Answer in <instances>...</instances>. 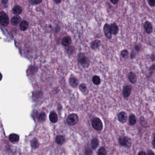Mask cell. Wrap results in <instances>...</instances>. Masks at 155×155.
I'll use <instances>...</instances> for the list:
<instances>
[{"label": "cell", "instance_id": "1", "mask_svg": "<svg viewBox=\"0 0 155 155\" xmlns=\"http://www.w3.org/2000/svg\"><path fill=\"white\" fill-rule=\"evenodd\" d=\"M119 144L124 147H129L131 146V141L130 138L126 136H121L118 139Z\"/></svg>", "mask_w": 155, "mask_h": 155}, {"label": "cell", "instance_id": "2", "mask_svg": "<svg viewBox=\"0 0 155 155\" xmlns=\"http://www.w3.org/2000/svg\"><path fill=\"white\" fill-rule=\"evenodd\" d=\"M79 121L78 116L74 113L70 114L66 119V121L69 125L73 126L76 125Z\"/></svg>", "mask_w": 155, "mask_h": 155}, {"label": "cell", "instance_id": "3", "mask_svg": "<svg viewBox=\"0 0 155 155\" xmlns=\"http://www.w3.org/2000/svg\"><path fill=\"white\" fill-rule=\"evenodd\" d=\"M92 126L93 128L95 130L97 131H100L103 129V122L99 118L96 117L92 120Z\"/></svg>", "mask_w": 155, "mask_h": 155}, {"label": "cell", "instance_id": "4", "mask_svg": "<svg viewBox=\"0 0 155 155\" xmlns=\"http://www.w3.org/2000/svg\"><path fill=\"white\" fill-rule=\"evenodd\" d=\"M9 22V18L8 15L4 11H1L0 13V23L1 26H6Z\"/></svg>", "mask_w": 155, "mask_h": 155}, {"label": "cell", "instance_id": "5", "mask_svg": "<svg viewBox=\"0 0 155 155\" xmlns=\"http://www.w3.org/2000/svg\"><path fill=\"white\" fill-rule=\"evenodd\" d=\"M78 60L80 64L85 67H87L89 65L88 58L83 54H79L78 56Z\"/></svg>", "mask_w": 155, "mask_h": 155}, {"label": "cell", "instance_id": "6", "mask_svg": "<svg viewBox=\"0 0 155 155\" xmlns=\"http://www.w3.org/2000/svg\"><path fill=\"white\" fill-rule=\"evenodd\" d=\"M103 31L105 35V37H106L108 39H111V36H112V33L110 31V26L108 24H105L103 27Z\"/></svg>", "mask_w": 155, "mask_h": 155}, {"label": "cell", "instance_id": "7", "mask_svg": "<svg viewBox=\"0 0 155 155\" xmlns=\"http://www.w3.org/2000/svg\"><path fill=\"white\" fill-rule=\"evenodd\" d=\"M118 121L121 123H126L127 119V116L126 113L124 111H121L120 112L118 115Z\"/></svg>", "mask_w": 155, "mask_h": 155}, {"label": "cell", "instance_id": "8", "mask_svg": "<svg viewBox=\"0 0 155 155\" xmlns=\"http://www.w3.org/2000/svg\"><path fill=\"white\" fill-rule=\"evenodd\" d=\"M131 87L129 85H126L124 87L123 90V95L125 98L129 97L131 93Z\"/></svg>", "mask_w": 155, "mask_h": 155}, {"label": "cell", "instance_id": "9", "mask_svg": "<svg viewBox=\"0 0 155 155\" xmlns=\"http://www.w3.org/2000/svg\"><path fill=\"white\" fill-rule=\"evenodd\" d=\"M144 28L148 34H151L152 33L153 31V26L151 23L149 21H147L145 22Z\"/></svg>", "mask_w": 155, "mask_h": 155}, {"label": "cell", "instance_id": "10", "mask_svg": "<svg viewBox=\"0 0 155 155\" xmlns=\"http://www.w3.org/2000/svg\"><path fill=\"white\" fill-rule=\"evenodd\" d=\"M110 31L112 34L116 35L118 33V27L115 23H113L110 24Z\"/></svg>", "mask_w": 155, "mask_h": 155}, {"label": "cell", "instance_id": "11", "mask_svg": "<svg viewBox=\"0 0 155 155\" xmlns=\"http://www.w3.org/2000/svg\"><path fill=\"white\" fill-rule=\"evenodd\" d=\"M71 37H64L61 41V44L62 45L65 46L67 47L68 46L71 44Z\"/></svg>", "mask_w": 155, "mask_h": 155}, {"label": "cell", "instance_id": "12", "mask_svg": "<svg viewBox=\"0 0 155 155\" xmlns=\"http://www.w3.org/2000/svg\"><path fill=\"white\" fill-rule=\"evenodd\" d=\"M49 119L50 121L53 123H55L58 120V117L56 113L54 111L51 112L49 115Z\"/></svg>", "mask_w": 155, "mask_h": 155}, {"label": "cell", "instance_id": "13", "mask_svg": "<svg viewBox=\"0 0 155 155\" xmlns=\"http://www.w3.org/2000/svg\"><path fill=\"white\" fill-rule=\"evenodd\" d=\"M21 18L19 16H14L11 19V22L14 26H17L21 22Z\"/></svg>", "mask_w": 155, "mask_h": 155}, {"label": "cell", "instance_id": "14", "mask_svg": "<svg viewBox=\"0 0 155 155\" xmlns=\"http://www.w3.org/2000/svg\"><path fill=\"white\" fill-rule=\"evenodd\" d=\"M19 27L21 31H25L29 28V23L26 21H23L20 23Z\"/></svg>", "mask_w": 155, "mask_h": 155}, {"label": "cell", "instance_id": "15", "mask_svg": "<svg viewBox=\"0 0 155 155\" xmlns=\"http://www.w3.org/2000/svg\"><path fill=\"white\" fill-rule=\"evenodd\" d=\"M128 79L132 84H135L137 81V77L136 74L133 72H131L128 74Z\"/></svg>", "mask_w": 155, "mask_h": 155}, {"label": "cell", "instance_id": "16", "mask_svg": "<svg viewBox=\"0 0 155 155\" xmlns=\"http://www.w3.org/2000/svg\"><path fill=\"white\" fill-rule=\"evenodd\" d=\"M12 11L14 15L18 16L20 15L22 11V9L20 5H17L15 6L12 9Z\"/></svg>", "mask_w": 155, "mask_h": 155}, {"label": "cell", "instance_id": "17", "mask_svg": "<svg viewBox=\"0 0 155 155\" xmlns=\"http://www.w3.org/2000/svg\"><path fill=\"white\" fill-rule=\"evenodd\" d=\"M137 119L133 114H131L129 117V124L131 126H134L137 123Z\"/></svg>", "mask_w": 155, "mask_h": 155}, {"label": "cell", "instance_id": "18", "mask_svg": "<svg viewBox=\"0 0 155 155\" xmlns=\"http://www.w3.org/2000/svg\"><path fill=\"white\" fill-rule=\"evenodd\" d=\"M69 83L71 87H73L74 88L77 87L78 85V81L77 79H76V78H75V77H73V76L71 77L70 78Z\"/></svg>", "mask_w": 155, "mask_h": 155}, {"label": "cell", "instance_id": "19", "mask_svg": "<svg viewBox=\"0 0 155 155\" xmlns=\"http://www.w3.org/2000/svg\"><path fill=\"white\" fill-rule=\"evenodd\" d=\"M99 142L96 138H93L91 140V147L93 149H96L99 146Z\"/></svg>", "mask_w": 155, "mask_h": 155}, {"label": "cell", "instance_id": "20", "mask_svg": "<svg viewBox=\"0 0 155 155\" xmlns=\"http://www.w3.org/2000/svg\"><path fill=\"white\" fill-rule=\"evenodd\" d=\"M9 139L10 141L12 142H17L19 140V137L18 135L16 134H11L9 136Z\"/></svg>", "mask_w": 155, "mask_h": 155}, {"label": "cell", "instance_id": "21", "mask_svg": "<svg viewBox=\"0 0 155 155\" xmlns=\"http://www.w3.org/2000/svg\"><path fill=\"white\" fill-rule=\"evenodd\" d=\"M55 142L58 145L63 144L65 142V138L63 136L59 135L56 137Z\"/></svg>", "mask_w": 155, "mask_h": 155}, {"label": "cell", "instance_id": "22", "mask_svg": "<svg viewBox=\"0 0 155 155\" xmlns=\"http://www.w3.org/2000/svg\"><path fill=\"white\" fill-rule=\"evenodd\" d=\"M101 45V42L99 40H95L92 42L91 47L93 50H95L99 48Z\"/></svg>", "mask_w": 155, "mask_h": 155}, {"label": "cell", "instance_id": "23", "mask_svg": "<svg viewBox=\"0 0 155 155\" xmlns=\"http://www.w3.org/2000/svg\"><path fill=\"white\" fill-rule=\"evenodd\" d=\"M31 147L33 149H37L39 146V142H38L36 138H34V139L32 140L31 141Z\"/></svg>", "mask_w": 155, "mask_h": 155}, {"label": "cell", "instance_id": "24", "mask_svg": "<svg viewBox=\"0 0 155 155\" xmlns=\"http://www.w3.org/2000/svg\"><path fill=\"white\" fill-rule=\"evenodd\" d=\"M92 82L93 83L96 85H98L101 83V79L99 76H94L92 77Z\"/></svg>", "mask_w": 155, "mask_h": 155}, {"label": "cell", "instance_id": "25", "mask_svg": "<svg viewBox=\"0 0 155 155\" xmlns=\"http://www.w3.org/2000/svg\"><path fill=\"white\" fill-rule=\"evenodd\" d=\"M47 118V116L46 114L44 112H42V113H40V114L39 116V121L40 122H43L46 120Z\"/></svg>", "mask_w": 155, "mask_h": 155}, {"label": "cell", "instance_id": "26", "mask_svg": "<svg viewBox=\"0 0 155 155\" xmlns=\"http://www.w3.org/2000/svg\"><path fill=\"white\" fill-rule=\"evenodd\" d=\"M97 154L99 155H105L106 154V151L104 147H102L98 151Z\"/></svg>", "mask_w": 155, "mask_h": 155}, {"label": "cell", "instance_id": "27", "mask_svg": "<svg viewBox=\"0 0 155 155\" xmlns=\"http://www.w3.org/2000/svg\"><path fill=\"white\" fill-rule=\"evenodd\" d=\"M79 89L83 93L86 92L87 91V87L86 85L84 83H82L79 86Z\"/></svg>", "mask_w": 155, "mask_h": 155}, {"label": "cell", "instance_id": "28", "mask_svg": "<svg viewBox=\"0 0 155 155\" xmlns=\"http://www.w3.org/2000/svg\"><path fill=\"white\" fill-rule=\"evenodd\" d=\"M67 52L69 54L71 55L75 52V48L73 47H70L67 49Z\"/></svg>", "mask_w": 155, "mask_h": 155}, {"label": "cell", "instance_id": "29", "mask_svg": "<svg viewBox=\"0 0 155 155\" xmlns=\"http://www.w3.org/2000/svg\"><path fill=\"white\" fill-rule=\"evenodd\" d=\"M155 70V64H154L151 66L149 68L150 71V76H152L153 74L154 73Z\"/></svg>", "mask_w": 155, "mask_h": 155}, {"label": "cell", "instance_id": "30", "mask_svg": "<svg viewBox=\"0 0 155 155\" xmlns=\"http://www.w3.org/2000/svg\"><path fill=\"white\" fill-rule=\"evenodd\" d=\"M121 55L123 57L125 58L128 55V52L126 50H124L121 51Z\"/></svg>", "mask_w": 155, "mask_h": 155}, {"label": "cell", "instance_id": "31", "mask_svg": "<svg viewBox=\"0 0 155 155\" xmlns=\"http://www.w3.org/2000/svg\"><path fill=\"white\" fill-rule=\"evenodd\" d=\"M42 2V0H31V3L32 5H37Z\"/></svg>", "mask_w": 155, "mask_h": 155}, {"label": "cell", "instance_id": "32", "mask_svg": "<svg viewBox=\"0 0 155 155\" xmlns=\"http://www.w3.org/2000/svg\"><path fill=\"white\" fill-rule=\"evenodd\" d=\"M148 2L149 5L152 7L155 6V0H148Z\"/></svg>", "mask_w": 155, "mask_h": 155}, {"label": "cell", "instance_id": "33", "mask_svg": "<svg viewBox=\"0 0 155 155\" xmlns=\"http://www.w3.org/2000/svg\"><path fill=\"white\" fill-rule=\"evenodd\" d=\"M92 154V150L90 149H87V150L86 151V154H87V155H90V154Z\"/></svg>", "mask_w": 155, "mask_h": 155}, {"label": "cell", "instance_id": "34", "mask_svg": "<svg viewBox=\"0 0 155 155\" xmlns=\"http://www.w3.org/2000/svg\"><path fill=\"white\" fill-rule=\"evenodd\" d=\"M136 57V53L134 52L133 51L131 52V59H133L134 58H135Z\"/></svg>", "mask_w": 155, "mask_h": 155}, {"label": "cell", "instance_id": "35", "mask_svg": "<svg viewBox=\"0 0 155 155\" xmlns=\"http://www.w3.org/2000/svg\"><path fill=\"white\" fill-rule=\"evenodd\" d=\"M110 2L112 3L113 4H116L118 2L119 0H110Z\"/></svg>", "mask_w": 155, "mask_h": 155}, {"label": "cell", "instance_id": "36", "mask_svg": "<svg viewBox=\"0 0 155 155\" xmlns=\"http://www.w3.org/2000/svg\"><path fill=\"white\" fill-rule=\"evenodd\" d=\"M152 144H153V148L155 149V135L153 137V142H152Z\"/></svg>", "mask_w": 155, "mask_h": 155}, {"label": "cell", "instance_id": "37", "mask_svg": "<svg viewBox=\"0 0 155 155\" xmlns=\"http://www.w3.org/2000/svg\"><path fill=\"white\" fill-rule=\"evenodd\" d=\"M135 49L137 52H139L140 50V47L139 45H136L135 47Z\"/></svg>", "mask_w": 155, "mask_h": 155}, {"label": "cell", "instance_id": "38", "mask_svg": "<svg viewBox=\"0 0 155 155\" xmlns=\"http://www.w3.org/2000/svg\"><path fill=\"white\" fill-rule=\"evenodd\" d=\"M150 59L152 61L155 60V55H152L150 56Z\"/></svg>", "mask_w": 155, "mask_h": 155}, {"label": "cell", "instance_id": "39", "mask_svg": "<svg viewBox=\"0 0 155 155\" xmlns=\"http://www.w3.org/2000/svg\"><path fill=\"white\" fill-rule=\"evenodd\" d=\"M155 153H153L152 151H148L147 152V155H154Z\"/></svg>", "mask_w": 155, "mask_h": 155}, {"label": "cell", "instance_id": "40", "mask_svg": "<svg viewBox=\"0 0 155 155\" xmlns=\"http://www.w3.org/2000/svg\"><path fill=\"white\" fill-rule=\"evenodd\" d=\"M147 154V153H145L144 152H143V151H142V152H140L139 153H138V155H146Z\"/></svg>", "mask_w": 155, "mask_h": 155}, {"label": "cell", "instance_id": "41", "mask_svg": "<svg viewBox=\"0 0 155 155\" xmlns=\"http://www.w3.org/2000/svg\"><path fill=\"white\" fill-rule=\"evenodd\" d=\"M8 0H1V2L3 4H6L8 2Z\"/></svg>", "mask_w": 155, "mask_h": 155}, {"label": "cell", "instance_id": "42", "mask_svg": "<svg viewBox=\"0 0 155 155\" xmlns=\"http://www.w3.org/2000/svg\"><path fill=\"white\" fill-rule=\"evenodd\" d=\"M54 0L57 4H59L61 2V0Z\"/></svg>", "mask_w": 155, "mask_h": 155}]
</instances>
